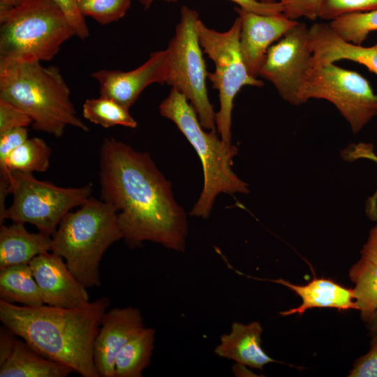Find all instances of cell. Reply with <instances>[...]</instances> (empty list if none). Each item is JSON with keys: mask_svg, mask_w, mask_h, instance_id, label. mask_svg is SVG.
<instances>
[{"mask_svg": "<svg viewBox=\"0 0 377 377\" xmlns=\"http://www.w3.org/2000/svg\"><path fill=\"white\" fill-rule=\"evenodd\" d=\"M100 155L101 200L117 211L122 239L131 247L149 241L183 252L186 213L150 155L113 138L103 140Z\"/></svg>", "mask_w": 377, "mask_h": 377, "instance_id": "obj_1", "label": "cell"}, {"mask_svg": "<svg viewBox=\"0 0 377 377\" xmlns=\"http://www.w3.org/2000/svg\"><path fill=\"white\" fill-rule=\"evenodd\" d=\"M110 304L108 297L75 309L47 304L31 307L1 300L0 320L41 355L83 377H99L94 342Z\"/></svg>", "mask_w": 377, "mask_h": 377, "instance_id": "obj_2", "label": "cell"}, {"mask_svg": "<svg viewBox=\"0 0 377 377\" xmlns=\"http://www.w3.org/2000/svg\"><path fill=\"white\" fill-rule=\"evenodd\" d=\"M0 98L27 113L33 128L56 138L67 126L89 131L71 98V90L57 66L0 57Z\"/></svg>", "mask_w": 377, "mask_h": 377, "instance_id": "obj_3", "label": "cell"}, {"mask_svg": "<svg viewBox=\"0 0 377 377\" xmlns=\"http://www.w3.org/2000/svg\"><path fill=\"white\" fill-rule=\"evenodd\" d=\"M159 112L175 124L193 147L202 165L204 185L190 212L191 216L207 219L216 198L221 193H249L248 184L232 168L237 148L219 138L216 130L205 131L195 110L182 94L171 88L159 105Z\"/></svg>", "mask_w": 377, "mask_h": 377, "instance_id": "obj_4", "label": "cell"}, {"mask_svg": "<svg viewBox=\"0 0 377 377\" xmlns=\"http://www.w3.org/2000/svg\"><path fill=\"white\" fill-rule=\"evenodd\" d=\"M121 239L117 211L91 197L61 219L52 235L51 251L65 260L85 288H91L101 285L100 263L105 252Z\"/></svg>", "mask_w": 377, "mask_h": 377, "instance_id": "obj_5", "label": "cell"}, {"mask_svg": "<svg viewBox=\"0 0 377 377\" xmlns=\"http://www.w3.org/2000/svg\"><path fill=\"white\" fill-rule=\"evenodd\" d=\"M75 31L53 0H26L0 14V57L49 61Z\"/></svg>", "mask_w": 377, "mask_h": 377, "instance_id": "obj_6", "label": "cell"}, {"mask_svg": "<svg viewBox=\"0 0 377 377\" xmlns=\"http://www.w3.org/2000/svg\"><path fill=\"white\" fill-rule=\"evenodd\" d=\"M195 27L201 47L215 64V71L208 73L207 77L213 88L219 91L220 108L215 114L216 128L221 140L230 145L232 111L236 94L244 86L261 87L263 82L249 74L243 60L239 47V17L224 32L207 27L200 19Z\"/></svg>", "mask_w": 377, "mask_h": 377, "instance_id": "obj_7", "label": "cell"}, {"mask_svg": "<svg viewBox=\"0 0 377 377\" xmlns=\"http://www.w3.org/2000/svg\"><path fill=\"white\" fill-rule=\"evenodd\" d=\"M198 13L184 6L175 33L166 49L169 71L166 83L182 94L195 110L201 126L216 130L215 114L206 86L208 73L195 24Z\"/></svg>", "mask_w": 377, "mask_h": 377, "instance_id": "obj_8", "label": "cell"}, {"mask_svg": "<svg viewBox=\"0 0 377 377\" xmlns=\"http://www.w3.org/2000/svg\"><path fill=\"white\" fill-rule=\"evenodd\" d=\"M13 202L3 215L13 222L28 223L52 235L64 216L87 202L92 185L64 188L36 179L33 174L9 173Z\"/></svg>", "mask_w": 377, "mask_h": 377, "instance_id": "obj_9", "label": "cell"}, {"mask_svg": "<svg viewBox=\"0 0 377 377\" xmlns=\"http://www.w3.org/2000/svg\"><path fill=\"white\" fill-rule=\"evenodd\" d=\"M311 98L332 103L355 134L377 114V94L369 81L334 63L312 66L303 88L302 103Z\"/></svg>", "mask_w": 377, "mask_h": 377, "instance_id": "obj_10", "label": "cell"}, {"mask_svg": "<svg viewBox=\"0 0 377 377\" xmlns=\"http://www.w3.org/2000/svg\"><path fill=\"white\" fill-rule=\"evenodd\" d=\"M309 28L299 22L270 46L259 71L280 96L294 105L302 104L303 88L312 68Z\"/></svg>", "mask_w": 377, "mask_h": 377, "instance_id": "obj_11", "label": "cell"}, {"mask_svg": "<svg viewBox=\"0 0 377 377\" xmlns=\"http://www.w3.org/2000/svg\"><path fill=\"white\" fill-rule=\"evenodd\" d=\"M169 71L167 50L152 52L146 62L129 71L102 69L91 74L99 84L100 96L129 109L142 91L154 83H166Z\"/></svg>", "mask_w": 377, "mask_h": 377, "instance_id": "obj_12", "label": "cell"}, {"mask_svg": "<svg viewBox=\"0 0 377 377\" xmlns=\"http://www.w3.org/2000/svg\"><path fill=\"white\" fill-rule=\"evenodd\" d=\"M29 265L45 304L75 309L90 302L87 288L73 275L61 256L45 252L36 256Z\"/></svg>", "mask_w": 377, "mask_h": 377, "instance_id": "obj_13", "label": "cell"}, {"mask_svg": "<svg viewBox=\"0 0 377 377\" xmlns=\"http://www.w3.org/2000/svg\"><path fill=\"white\" fill-rule=\"evenodd\" d=\"M241 21L239 47L249 74L255 77L268 49L299 22L284 14L261 15L237 8Z\"/></svg>", "mask_w": 377, "mask_h": 377, "instance_id": "obj_14", "label": "cell"}, {"mask_svg": "<svg viewBox=\"0 0 377 377\" xmlns=\"http://www.w3.org/2000/svg\"><path fill=\"white\" fill-rule=\"evenodd\" d=\"M144 327L142 316L136 307L114 308L104 313L94 348V362L99 377H114L118 353Z\"/></svg>", "mask_w": 377, "mask_h": 377, "instance_id": "obj_15", "label": "cell"}, {"mask_svg": "<svg viewBox=\"0 0 377 377\" xmlns=\"http://www.w3.org/2000/svg\"><path fill=\"white\" fill-rule=\"evenodd\" d=\"M312 66H323L340 60H349L366 66L377 75V41L364 47L344 40L330 24L317 23L309 28Z\"/></svg>", "mask_w": 377, "mask_h": 377, "instance_id": "obj_16", "label": "cell"}, {"mask_svg": "<svg viewBox=\"0 0 377 377\" xmlns=\"http://www.w3.org/2000/svg\"><path fill=\"white\" fill-rule=\"evenodd\" d=\"M263 327L258 321L247 324L234 322L228 334L220 337L214 353L220 357L233 360L251 369H263L267 364L278 362L263 349Z\"/></svg>", "mask_w": 377, "mask_h": 377, "instance_id": "obj_17", "label": "cell"}, {"mask_svg": "<svg viewBox=\"0 0 377 377\" xmlns=\"http://www.w3.org/2000/svg\"><path fill=\"white\" fill-rule=\"evenodd\" d=\"M281 284L299 295L302 303L297 307L280 312L281 316L303 314L313 308H334L338 310L356 309L353 289L342 286L327 279H314L300 286L282 279L269 280Z\"/></svg>", "mask_w": 377, "mask_h": 377, "instance_id": "obj_18", "label": "cell"}, {"mask_svg": "<svg viewBox=\"0 0 377 377\" xmlns=\"http://www.w3.org/2000/svg\"><path fill=\"white\" fill-rule=\"evenodd\" d=\"M20 222L0 227V269L29 264L38 255L51 251L52 235L29 232Z\"/></svg>", "mask_w": 377, "mask_h": 377, "instance_id": "obj_19", "label": "cell"}, {"mask_svg": "<svg viewBox=\"0 0 377 377\" xmlns=\"http://www.w3.org/2000/svg\"><path fill=\"white\" fill-rule=\"evenodd\" d=\"M73 371L50 360L16 338L6 360L0 364V377H66Z\"/></svg>", "mask_w": 377, "mask_h": 377, "instance_id": "obj_20", "label": "cell"}, {"mask_svg": "<svg viewBox=\"0 0 377 377\" xmlns=\"http://www.w3.org/2000/svg\"><path fill=\"white\" fill-rule=\"evenodd\" d=\"M0 298L31 307L45 304L29 264L0 269Z\"/></svg>", "mask_w": 377, "mask_h": 377, "instance_id": "obj_21", "label": "cell"}, {"mask_svg": "<svg viewBox=\"0 0 377 377\" xmlns=\"http://www.w3.org/2000/svg\"><path fill=\"white\" fill-rule=\"evenodd\" d=\"M156 331L144 327L133 337L118 353L114 364V377H142L151 362Z\"/></svg>", "mask_w": 377, "mask_h": 377, "instance_id": "obj_22", "label": "cell"}, {"mask_svg": "<svg viewBox=\"0 0 377 377\" xmlns=\"http://www.w3.org/2000/svg\"><path fill=\"white\" fill-rule=\"evenodd\" d=\"M349 276L355 285L353 293L356 309L367 323L377 311V265L360 258L350 269Z\"/></svg>", "mask_w": 377, "mask_h": 377, "instance_id": "obj_23", "label": "cell"}, {"mask_svg": "<svg viewBox=\"0 0 377 377\" xmlns=\"http://www.w3.org/2000/svg\"><path fill=\"white\" fill-rule=\"evenodd\" d=\"M51 152V148L43 139L28 138L9 155L0 168V175L13 172L24 174L46 172L50 167Z\"/></svg>", "mask_w": 377, "mask_h": 377, "instance_id": "obj_24", "label": "cell"}, {"mask_svg": "<svg viewBox=\"0 0 377 377\" xmlns=\"http://www.w3.org/2000/svg\"><path fill=\"white\" fill-rule=\"evenodd\" d=\"M128 110L111 98L100 96L86 99L82 105V114L90 122L105 128L117 125L136 128L138 122Z\"/></svg>", "mask_w": 377, "mask_h": 377, "instance_id": "obj_25", "label": "cell"}, {"mask_svg": "<svg viewBox=\"0 0 377 377\" xmlns=\"http://www.w3.org/2000/svg\"><path fill=\"white\" fill-rule=\"evenodd\" d=\"M329 24L344 40L362 45L371 32L377 31V9L345 15Z\"/></svg>", "mask_w": 377, "mask_h": 377, "instance_id": "obj_26", "label": "cell"}, {"mask_svg": "<svg viewBox=\"0 0 377 377\" xmlns=\"http://www.w3.org/2000/svg\"><path fill=\"white\" fill-rule=\"evenodd\" d=\"M80 13L102 25L122 18L129 9L131 0H77Z\"/></svg>", "mask_w": 377, "mask_h": 377, "instance_id": "obj_27", "label": "cell"}, {"mask_svg": "<svg viewBox=\"0 0 377 377\" xmlns=\"http://www.w3.org/2000/svg\"><path fill=\"white\" fill-rule=\"evenodd\" d=\"M377 9V0H321L318 18L332 21L341 16Z\"/></svg>", "mask_w": 377, "mask_h": 377, "instance_id": "obj_28", "label": "cell"}, {"mask_svg": "<svg viewBox=\"0 0 377 377\" xmlns=\"http://www.w3.org/2000/svg\"><path fill=\"white\" fill-rule=\"evenodd\" d=\"M32 124V119L27 113L0 98V133L14 128H27Z\"/></svg>", "mask_w": 377, "mask_h": 377, "instance_id": "obj_29", "label": "cell"}, {"mask_svg": "<svg viewBox=\"0 0 377 377\" xmlns=\"http://www.w3.org/2000/svg\"><path fill=\"white\" fill-rule=\"evenodd\" d=\"M321 0H283V14L290 19L306 17L310 20L318 18V8Z\"/></svg>", "mask_w": 377, "mask_h": 377, "instance_id": "obj_30", "label": "cell"}, {"mask_svg": "<svg viewBox=\"0 0 377 377\" xmlns=\"http://www.w3.org/2000/svg\"><path fill=\"white\" fill-rule=\"evenodd\" d=\"M62 10L69 23L73 27L75 36L81 40H85L89 35V30L84 20V17L80 13L77 0H53Z\"/></svg>", "mask_w": 377, "mask_h": 377, "instance_id": "obj_31", "label": "cell"}, {"mask_svg": "<svg viewBox=\"0 0 377 377\" xmlns=\"http://www.w3.org/2000/svg\"><path fill=\"white\" fill-rule=\"evenodd\" d=\"M370 346L369 351L355 361L348 376L377 377V333Z\"/></svg>", "mask_w": 377, "mask_h": 377, "instance_id": "obj_32", "label": "cell"}, {"mask_svg": "<svg viewBox=\"0 0 377 377\" xmlns=\"http://www.w3.org/2000/svg\"><path fill=\"white\" fill-rule=\"evenodd\" d=\"M28 138L26 127L14 128L0 133V168L9 155Z\"/></svg>", "mask_w": 377, "mask_h": 377, "instance_id": "obj_33", "label": "cell"}, {"mask_svg": "<svg viewBox=\"0 0 377 377\" xmlns=\"http://www.w3.org/2000/svg\"><path fill=\"white\" fill-rule=\"evenodd\" d=\"M175 2L177 0H162ZM239 6V8L261 15H277L283 13V6L281 2H261L258 0H230Z\"/></svg>", "mask_w": 377, "mask_h": 377, "instance_id": "obj_34", "label": "cell"}, {"mask_svg": "<svg viewBox=\"0 0 377 377\" xmlns=\"http://www.w3.org/2000/svg\"><path fill=\"white\" fill-rule=\"evenodd\" d=\"M361 258L377 265V223L369 231L367 241L361 250Z\"/></svg>", "mask_w": 377, "mask_h": 377, "instance_id": "obj_35", "label": "cell"}, {"mask_svg": "<svg viewBox=\"0 0 377 377\" xmlns=\"http://www.w3.org/2000/svg\"><path fill=\"white\" fill-rule=\"evenodd\" d=\"M26 0H0V14L4 13L12 8H14Z\"/></svg>", "mask_w": 377, "mask_h": 377, "instance_id": "obj_36", "label": "cell"}, {"mask_svg": "<svg viewBox=\"0 0 377 377\" xmlns=\"http://www.w3.org/2000/svg\"><path fill=\"white\" fill-rule=\"evenodd\" d=\"M369 148H370L369 145H367L363 147L360 151L359 157L367 158L370 160L374 161L377 163V156L374 154L372 150ZM374 195L377 196V191L376 192V194Z\"/></svg>", "mask_w": 377, "mask_h": 377, "instance_id": "obj_37", "label": "cell"}, {"mask_svg": "<svg viewBox=\"0 0 377 377\" xmlns=\"http://www.w3.org/2000/svg\"><path fill=\"white\" fill-rule=\"evenodd\" d=\"M369 330L374 332L377 333V311L374 313L372 318L367 323Z\"/></svg>", "mask_w": 377, "mask_h": 377, "instance_id": "obj_38", "label": "cell"}, {"mask_svg": "<svg viewBox=\"0 0 377 377\" xmlns=\"http://www.w3.org/2000/svg\"><path fill=\"white\" fill-rule=\"evenodd\" d=\"M145 9H148L154 0H138Z\"/></svg>", "mask_w": 377, "mask_h": 377, "instance_id": "obj_39", "label": "cell"}, {"mask_svg": "<svg viewBox=\"0 0 377 377\" xmlns=\"http://www.w3.org/2000/svg\"><path fill=\"white\" fill-rule=\"evenodd\" d=\"M261 2L268 3V2H274L272 0H258ZM283 0H279V2H283Z\"/></svg>", "mask_w": 377, "mask_h": 377, "instance_id": "obj_40", "label": "cell"}]
</instances>
